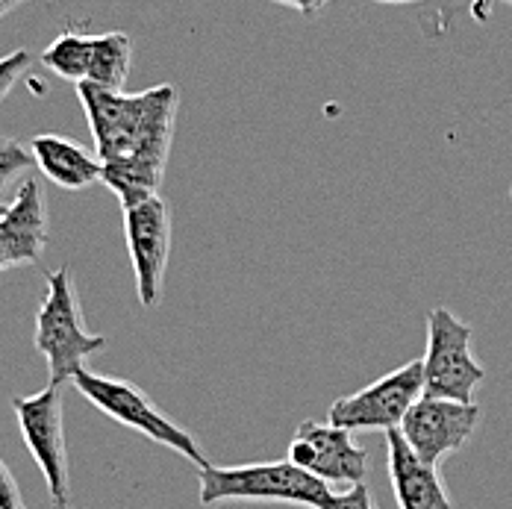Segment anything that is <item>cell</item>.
Here are the masks:
<instances>
[{
    "instance_id": "6da1fadb",
    "label": "cell",
    "mask_w": 512,
    "mask_h": 509,
    "mask_svg": "<svg viewBox=\"0 0 512 509\" xmlns=\"http://www.w3.org/2000/svg\"><path fill=\"white\" fill-rule=\"evenodd\" d=\"M77 98L101 159V183L121 209L159 195L177 124V89L162 83L145 92H121L80 83Z\"/></svg>"
},
{
    "instance_id": "7a4b0ae2",
    "label": "cell",
    "mask_w": 512,
    "mask_h": 509,
    "mask_svg": "<svg viewBox=\"0 0 512 509\" xmlns=\"http://www.w3.org/2000/svg\"><path fill=\"white\" fill-rule=\"evenodd\" d=\"M201 504H292L321 509L330 498V486L298 468L292 459L248 462V465H206L198 468Z\"/></svg>"
},
{
    "instance_id": "3957f363",
    "label": "cell",
    "mask_w": 512,
    "mask_h": 509,
    "mask_svg": "<svg viewBox=\"0 0 512 509\" xmlns=\"http://www.w3.org/2000/svg\"><path fill=\"white\" fill-rule=\"evenodd\" d=\"M36 351L48 362L51 386L71 383L86 359L106 348V339L86 330L80 298L71 268H56L48 274V289L36 315Z\"/></svg>"
},
{
    "instance_id": "277c9868",
    "label": "cell",
    "mask_w": 512,
    "mask_h": 509,
    "mask_svg": "<svg viewBox=\"0 0 512 509\" xmlns=\"http://www.w3.org/2000/svg\"><path fill=\"white\" fill-rule=\"evenodd\" d=\"M74 389L92 404L101 409L103 415H109L112 421H118L121 427H130L136 433H142L145 439L156 442L159 448H168L183 459H189L192 465L206 468L209 459L201 451V445L195 442V436L189 430H183L177 421H171L162 409L151 401V395H145L139 386L121 380V377H109V374H95L89 368H80L74 374Z\"/></svg>"
},
{
    "instance_id": "5b68a950",
    "label": "cell",
    "mask_w": 512,
    "mask_h": 509,
    "mask_svg": "<svg viewBox=\"0 0 512 509\" xmlns=\"http://www.w3.org/2000/svg\"><path fill=\"white\" fill-rule=\"evenodd\" d=\"M424 395L474 404L477 386L486 371L474 359L471 327L460 321L448 306H433L427 312V351L421 359Z\"/></svg>"
},
{
    "instance_id": "8992f818",
    "label": "cell",
    "mask_w": 512,
    "mask_h": 509,
    "mask_svg": "<svg viewBox=\"0 0 512 509\" xmlns=\"http://www.w3.org/2000/svg\"><path fill=\"white\" fill-rule=\"evenodd\" d=\"M424 395L421 359L383 374L371 386L330 404L327 421L345 430H398L404 415Z\"/></svg>"
},
{
    "instance_id": "52a82bcc",
    "label": "cell",
    "mask_w": 512,
    "mask_h": 509,
    "mask_svg": "<svg viewBox=\"0 0 512 509\" xmlns=\"http://www.w3.org/2000/svg\"><path fill=\"white\" fill-rule=\"evenodd\" d=\"M12 409L24 436L27 451L33 454L53 504H68V442H65V404L59 386H45L36 395L12 398Z\"/></svg>"
},
{
    "instance_id": "ba28073f",
    "label": "cell",
    "mask_w": 512,
    "mask_h": 509,
    "mask_svg": "<svg viewBox=\"0 0 512 509\" xmlns=\"http://www.w3.org/2000/svg\"><path fill=\"white\" fill-rule=\"evenodd\" d=\"M127 254L136 274V295L142 306H156L162 295L171 256V206L159 195L124 206Z\"/></svg>"
},
{
    "instance_id": "9c48e42d",
    "label": "cell",
    "mask_w": 512,
    "mask_h": 509,
    "mask_svg": "<svg viewBox=\"0 0 512 509\" xmlns=\"http://www.w3.org/2000/svg\"><path fill=\"white\" fill-rule=\"evenodd\" d=\"M477 424H480L477 404L421 395L404 415L398 433L404 436L415 457L439 465L445 457L457 454L474 436Z\"/></svg>"
},
{
    "instance_id": "30bf717a",
    "label": "cell",
    "mask_w": 512,
    "mask_h": 509,
    "mask_svg": "<svg viewBox=\"0 0 512 509\" xmlns=\"http://www.w3.org/2000/svg\"><path fill=\"white\" fill-rule=\"evenodd\" d=\"M289 459L315 474L318 480L330 483H345L357 486L365 483V468H368V454L354 442V433L336 424H318V421H304L292 442H289Z\"/></svg>"
},
{
    "instance_id": "8fae6325",
    "label": "cell",
    "mask_w": 512,
    "mask_h": 509,
    "mask_svg": "<svg viewBox=\"0 0 512 509\" xmlns=\"http://www.w3.org/2000/svg\"><path fill=\"white\" fill-rule=\"evenodd\" d=\"M48 230H51V221H48L42 189L36 180L27 177L15 201L3 206L0 212V239H3L12 268L36 265L42 259L48 248Z\"/></svg>"
},
{
    "instance_id": "7c38bea8",
    "label": "cell",
    "mask_w": 512,
    "mask_h": 509,
    "mask_svg": "<svg viewBox=\"0 0 512 509\" xmlns=\"http://www.w3.org/2000/svg\"><path fill=\"white\" fill-rule=\"evenodd\" d=\"M386 448H389V480L398 509H451L448 489L436 465L415 457L398 430H386Z\"/></svg>"
},
{
    "instance_id": "4fadbf2b",
    "label": "cell",
    "mask_w": 512,
    "mask_h": 509,
    "mask_svg": "<svg viewBox=\"0 0 512 509\" xmlns=\"http://www.w3.org/2000/svg\"><path fill=\"white\" fill-rule=\"evenodd\" d=\"M30 156H33V165L53 186L65 192H83L101 180L103 168L98 153L83 148L74 139H65L56 133H39L30 145Z\"/></svg>"
},
{
    "instance_id": "5bb4252c",
    "label": "cell",
    "mask_w": 512,
    "mask_h": 509,
    "mask_svg": "<svg viewBox=\"0 0 512 509\" xmlns=\"http://www.w3.org/2000/svg\"><path fill=\"white\" fill-rule=\"evenodd\" d=\"M130 62H133V42L127 33L112 30L95 36L92 45V68H89V80L101 89H124L127 77H130Z\"/></svg>"
},
{
    "instance_id": "9a60e30c",
    "label": "cell",
    "mask_w": 512,
    "mask_h": 509,
    "mask_svg": "<svg viewBox=\"0 0 512 509\" xmlns=\"http://www.w3.org/2000/svg\"><path fill=\"white\" fill-rule=\"evenodd\" d=\"M92 45L95 36L80 33V30H65L62 36H56L51 45L42 53V62L51 68L53 74L65 83H86L89 80V68H92Z\"/></svg>"
},
{
    "instance_id": "2e32d148",
    "label": "cell",
    "mask_w": 512,
    "mask_h": 509,
    "mask_svg": "<svg viewBox=\"0 0 512 509\" xmlns=\"http://www.w3.org/2000/svg\"><path fill=\"white\" fill-rule=\"evenodd\" d=\"M30 165H33V156H30V151H24L21 142H15L9 136H0V204L6 198V192L21 177H27Z\"/></svg>"
},
{
    "instance_id": "e0dca14e",
    "label": "cell",
    "mask_w": 512,
    "mask_h": 509,
    "mask_svg": "<svg viewBox=\"0 0 512 509\" xmlns=\"http://www.w3.org/2000/svg\"><path fill=\"white\" fill-rule=\"evenodd\" d=\"M30 65H33V56L27 51H12L0 56V103L9 98V92L30 71Z\"/></svg>"
},
{
    "instance_id": "ac0fdd59",
    "label": "cell",
    "mask_w": 512,
    "mask_h": 509,
    "mask_svg": "<svg viewBox=\"0 0 512 509\" xmlns=\"http://www.w3.org/2000/svg\"><path fill=\"white\" fill-rule=\"evenodd\" d=\"M321 509H377V507H374V501H371L368 486H365V483H357V486H351L348 492H339V495H333V492H330V498L321 504Z\"/></svg>"
},
{
    "instance_id": "d6986e66",
    "label": "cell",
    "mask_w": 512,
    "mask_h": 509,
    "mask_svg": "<svg viewBox=\"0 0 512 509\" xmlns=\"http://www.w3.org/2000/svg\"><path fill=\"white\" fill-rule=\"evenodd\" d=\"M12 507H21V489H18V480L9 471V465L0 459V509Z\"/></svg>"
},
{
    "instance_id": "ffe728a7",
    "label": "cell",
    "mask_w": 512,
    "mask_h": 509,
    "mask_svg": "<svg viewBox=\"0 0 512 509\" xmlns=\"http://www.w3.org/2000/svg\"><path fill=\"white\" fill-rule=\"evenodd\" d=\"M271 3H283V6H292V9H298L301 15H318L330 0H271Z\"/></svg>"
},
{
    "instance_id": "44dd1931",
    "label": "cell",
    "mask_w": 512,
    "mask_h": 509,
    "mask_svg": "<svg viewBox=\"0 0 512 509\" xmlns=\"http://www.w3.org/2000/svg\"><path fill=\"white\" fill-rule=\"evenodd\" d=\"M21 3H24V0H0V18H3V15H9L12 9H18Z\"/></svg>"
},
{
    "instance_id": "7402d4cb",
    "label": "cell",
    "mask_w": 512,
    "mask_h": 509,
    "mask_svg": "<svg viewBox=\"0 0 512 509\" xmlns=\"http://www.w3.org/2000/svg\"><path fill=\"white\" fill-rule=\"evenodd\" d=\"M9 268H12V262H9V254H6V248H3V239H0V274L9 271Z\"/></svg>"
},
{
    "instance_id": "603a6c76",
    "label": "cell",
    "mask_w": 512,
    "mask_h": 509,
    "mask_svg": "<svg viewBox=\"0 0 512 509\" xmlns=\"http://www.w3.org/2000/svg\"><path fill=\"white\" fill-rule=\"evenodd\" d=\"M374 3H395V6H401V3H418V0H374Z\"/></svg>"
},
{
    "instance_id": "cb8c5ba5",
    "label": "cell",
    "mask_w": 512,
    "mask_h": 509,
    "mask_svg": "<svg viewBox=\"0 0 512 509\" xmlns=\"http://www.w3.org/2000/svg\"><path fill=\"white\" fill-rule=\"evenodd\" d=\"M56 509H74L71 504H62V507H56Z\"/></svg>"
},
{
    "instance_id": "d4e9b609",
    "label": "cell",
    "mask_w": 512,
    "mask_h": 509,
    "mask_svg": "<svg viewBox=\"0 0 512 509\" xmlns=\"http://www.w3.org/2000/svg\"><path fill=\"white\" fill-rule=\"evenodd\" d=\"M498 3H507V6H512V0H498Z\"/></svg>"
},
{
    "instance_id": "484cf974",
    "label": "cell",
    "mask_w": 512,
    "mask_h": 509,
    "mask_svg": "<svg viewBox=\"0 0 512 509\" xmlns=\"http://www.w3.org/2000/svg\"><path fill=\"white\" fill-rule=\"evenodd\" d=\"M12 509H27V507H24V504H21V507H12Z\"/></svg>"
},
{
    "instance_id": "4316f807",
    "label": "cell",
    "mask_w": 512,
    "mask_h": 509,
    "mask_svg": "<svg viewBox=\"0 0 512 509\" xmlns=\"http://www.w3.org/2000/svg\"><path fill=\"white\" fill-rule=\"evenodd\" d=\"M3 206H6V204H0V212H3Z\"/></svg>"
},
{
    "instance_id": "83f0119b",
    "label": "cell",
    "mask_w": 512,
    "mask_h": 509,
    "mask_svg": "<svg viewBox=\"0 0 512 509\" xmlns=\"http://www.w3.org/2000/svg\"><path fill=\"white\" fill-rule=\"evenodd\" d=\"M510 195H512V186H510Z\"/></svg>"
}]
</instances>
